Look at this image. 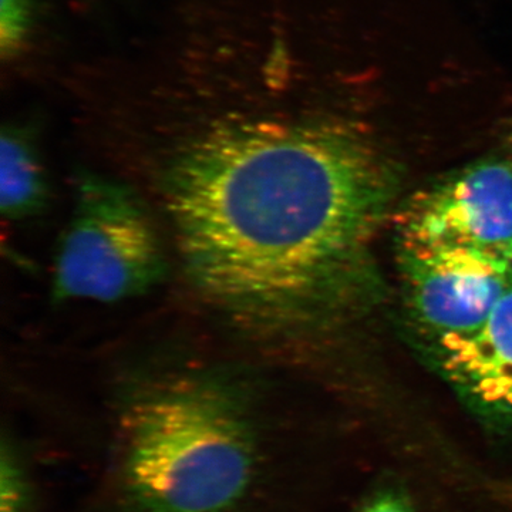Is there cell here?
<instances>
[{"label": "cell", "instance_id": "1", "mask_svg": "<svg viewBox=\"0 0 512 512\" xmlns=\"http://www.w3.org/2000/svg\"><path fill=\"white\" fill-rule=\"evenodd\" d=\"M165 191L195 286L242 318L298 325L366 285L399 170L342 121H228L177 154Z\"/></svg>", "mask_w": 512, "mask_h": 512}, {"label": "cell", "instance_id": "2", "mask_svg": "<svg viewBox=\"0 0 512 512\" xmlns=\"http://www.w3.org/2000/svg\"><path fill=\"white\" fill-rule=\"evenodd\" d=\"M123 480L138 512H232L256 468V441L238 397L202 377H177L127 404Z\"/></svg>", "mask_w": 512, "mask_h": 512}, {"label": "cell", "instance_id": "3", "mask_svg": "<svg viewBox=\"0 0 512 512\" xmlns=\"http://www.w3.org/2000/svg\"><path fill=\"white\" fill-rule=\"evenodd\" d=\"M165 272L160 235L136 192L103 175H80L53 264L52 298L126 301L151 291Z\"/></svg>", "mask_w": 512, "mask_h": 512}, {"label": "cell", "instance_id": "4", "mask_svg": "<svg viewBox=\"0 0 512 512\" xmlns=\"http://www.w3.org/2000/svg\"><path fill=\"white\" fill-rule=\"evenodd\" d=\"M396 217L399 252L512 251V161H474L414 194Z\"/></svg>", "mask_w": 512, "mask_h": 512}, {"label": "cell", "instance_id": "5", "mask_svg": "<svg viewBox=\"0 0 512 512\" xmlns=\"http://www.w3.org/2000/svg\"><path fill=\"white\" fill-rule=\"evenodd\" d=\"M399 254L410 318L439 357L477 332L512 282V251Z\"/></svg>", "mask_w": 512, "mask_h": 512}, {"label": "cell", "instance_id": "6", "mask_svg": "<svg viewBox=\"0 0 512 512\" xmlns=\"http://www.w3.org/2000/svg\"><path fill=\"white\" fill-rule=\"evenodd\" d=\"M439 360L470 409L491 421H512V282L477 332Z\"/></svg>", "mask_w": 512, "mask_h": 512}, {"label": "cell", "instance_id": "7", "mask_svg": "<svg viewBox=\"0 0 512 512\" xmlns=\"http://www.w3.org/2000/svg\"><path fill=\"white\" fill-rule=\"evenodd\" d=\"M45 171L32 141L16 128L0 138V207L10 220L30 217L46 205Z\"/></svg>", "mask_w": 512, "mask_h": 512}, {"label": "cell", "instance_id": "8", "mask_svg": "<svg viewBox=\"0 0 512 512\" xmlns=\"http://www.w3.org/2000/svg\"><path fill=\"white\" fill-rule=\"evenodd\" d=\"M32 0H0V53L3 59L18 55L32 26Z\"/></svg>", "mask_w": 512, "mask_h": 512}, {"label": "cell", "instance_id": "9", "mask_svg": "<svg viewBox=\"0 0 512 512\" xmlns=\"http://www.w3.org/2000/svg\"><path fill=\"white\" fill-rule=\"evenodd\" d=\"M26 490L15 458L3 450L0 467V512H25Z\"/></svg>", "mask_w": 512, "mask_h": 512}, {"label": "cell", "instance_id": "10", "mask_svg": "<svg viewBox=\"0 0 512 512\" xmlns=\"http://www.w3.org/2000/svg\"><path fill=\"white\" fill-rule=\"evenodd\" d=\"M360 512H414L412 505L397 493H383L377 495L375 500L370 501Z\"/></svg>", "mask_w": 512, "mask_h": 512}, {"label": "cell", "instance_id": "11", "mask_svg": "<svg viewBox=\"0 0 512 512\" xmlns=\"http://www.w3.org/2000/svg\"><path fill=\"white\" fill-rule=\"evenodd\" d=\"M505 151H507L508 157L512 161V124L508 127L507 133L504 137Z\"/></svg>", "mask_w": 512, "mask_h": 512}]
</instances>
